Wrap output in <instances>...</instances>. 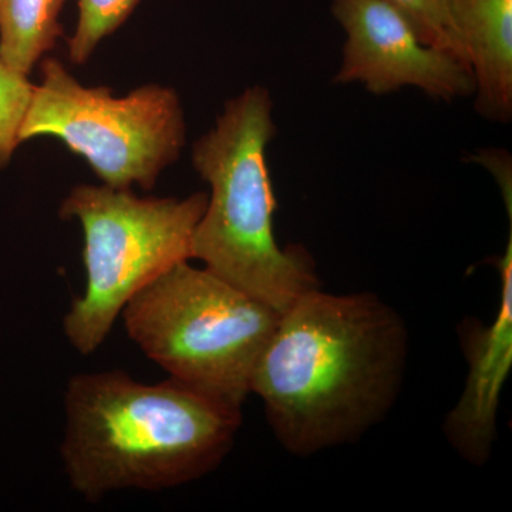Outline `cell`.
Listing matches in <instances>:
<instances>
[{
    "label": "cell",
    "instance_id": "1",
    "mask_svg": "<svg viewBox=\"0 0 512 512\" xmlns=\"http://www.w3.org/2000/svg\"><path fill=\"white\" fill-rule=\"evenodd\" d=\"M407 349L402 316L379 296L313 289L279 316L251 393L282 447L312 456L360 439L387 416Z\"/></svg>",
    "mask_w": 512,
    "mask_h": 512
},
{
    "label": "cell",
    "instance_id": "2",
    "mask_svg": "<svg viewBox=\"0 0 512 512\" xmlns=\"http://www.w3.org/2000/svg\"><path fill=\"white\" fill-rule=\"evenodd\" d=\"M60 454L77 494L97 503L114 491L188 484L227 457L242 412L168 377L147 384L121 370L80 373L64 394Z\"/></svg>",
    "mask_w": 512,
    "mask_h": 512
},
{
    "label": "cell",
    "instance_id": "3",
    "mask_svg": "<svg viewBox=\"0 0 512 512\" xmlns=\"http://www.w3.org/2000/svg\"><path fill=\"white\" fill-rule=\"evenodd\" d=\"M272 109L265 87H249L195 141L192 164L211 194L192 237L191 259L282 313L318 289L319 279L305 248H281L275 238L278 202L266 160L276 134Z\"/></svg>",
    "mask_w": 512,
    "mask_h": 512
},
{
    "label": "cell",
    "instance_id": "4",
    "mask_svg": "<svg viewBox=\"0 0 512 512\" xmlns=\"http://www.w3.org/2000/svg\"><path fill=\"white\" fill-rule=\"evenodd\" d=\"M121 316L130 339L170 377L241 410L281 312L185 261L138 292Z\"/></svg>",
    "mask_w": 512,
    "mask_h": 512
},
{
    "label": "cell",
    "instance_id": "5",
    "mask_svg": "<svg viewBox=\"0 0 512 512\" xmlns=\"http://www.w3.org/2000/svg\"><path fill=\"white\" fill-rule=\"evenodd\" d=\"M208 195L141 198L131 188L74 187L60 205L63 220H76L84 235L87 285L63 319L77 352L103 345L128 302L168 269L190 261L195 228Z\"/></svg>",
    "mask_w": 512,
    "mask_h": 512
},
{
    "label": "cell",
    "instance_id": "6",
    "mask_svg": "<svg viewBox=\"0 0 512 512\" xmlns=\"http://www.w3.org/2000/svg\"><path fill=\"white\" fill-rule=\"evenodd\" d=\"M59 138L83 157L104 185L151 190L158 175L180 157L185 119L170 87L146 84L123 97L107 87H86L53 57L42 62L20 143Z\"/></svg>",
    "mask_w": 512,
    "mask_h": 512
},
{
    "label": "cell",
    "instance_id": "7",
    "mask_svg": "<svg viewBox=\"0 0 512 512\" xmlns=\"http://www.w3.org/2000/svg\"><path fill=\"white\" fill-rule=\"evenodd\" d=\"M330 10L346 35L333 83H359L375 96L414 87L447 103L474 96L468 64L421 42L412 23L386 0H332Z\"/></svg>",
    "mask_w": 512,
    "mask_h": 512
},
{
    "label": "cell",
    "instance_id": "8",
    "mask_svg": "<svg viewBox=\"0 0 512 512\" xmlns=\"http://www.w3.org/2000/svg\"><path fill=\"white\" fill-rule=\"evenodd\" d=\"M500 274V305L490 325L466 319L460 342L468 363L463 394L444 421V433L457 453L474 466L487 463L495 439L500 397L512 367V229L503 255L494 261Z\"/></svg>",
    "mask_w": 512,
    "mask_h": 512
},
{
    "label": "cell",
    "instance_id": "9",
    "mask_svg": "<svg viewBox=\"0 0 512 512\" xmlns=\"http://www.w3.org/2000/svg\"><path fill=\"white\" fill-rule=\"evenodd\" d=\"M464 59L473 73L474 106L484 119L512 117V0H448Z\"/></svg>",
    "mask_w": 512,
    "mask_h": 512
},
{
    "label": "cell",
    "instance_id": "10",
    "mask_svg": "<svg viewBox=\"0 0 512 512\" xmlns=\"http://www.w3.org/2000/svg\"><path fill=\"white\" fill-rule=\"evenodd\" d=\"M67 0H0V62L29 76L63 36Z\"/></svg>",
    "mask_w": 512,
    "mask_h": 512
},
{
    "label": "cell",
    "instance_id": "11",
    "mask_svg": "<svg viewBox=\"0 0 512 512\" xmlns=\"http://www.w3.org/2000/svg\"><path fill=\"white\" fill-rule=\"evenodd\" d=\"M141 0H79L76 32L69 39V57L83 64L111 33L123 25Z\"/></svg>",
    "mask_w": 512,
    "mask_h": 512
},
{
    "label": "cell",
    "instance_id": "12",
    "mask_svg": "<svg viewBox=\"0 0 512 512\" xmlns=\"http://www.w3.org/2000/svg\"><path fill=\"white\" fill-rule=\"evenodd\" d=\"M386 2L406 16L421 42L447 50L466 62L448 0H386Z\"/></svg>",
    "mask_w": 512,
    "mask_h": 512
},
{
    "label": "cell",
    "instance_id": "13",
    "mask_svg": "<svg viewBox=\"0 0 512 512\" xmlns=\"http://www.w3.org/2000/svg\"><path fill=\"white\" fill-rule=\"evenodd\" d=\"M35 86L28 76L0 62V168L5 167L20 144V130L28 114Z\"/></svg>",
    "mask_w": 512,
    "mask_h": 512
}]
</instances>
